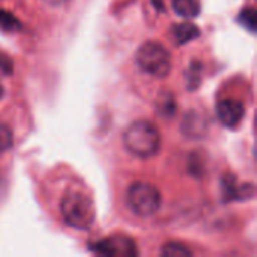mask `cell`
I'll use <instances>...</instances> for the list:
<instances>
[{
    "mask_svg": "<svg viewBox=\"0 0 257 257\" xmlns=\"http://www.w3.org/2000/svg\"><path fill=\"white\" fill-rule=\"evenodd\" d=\"M60 214L63 221L74 229L87 230L96 218L93 199L80 187H71L62 197Z\"/></svg>",
    "mask_w": 257,
    "mask_h": 257,
    "instance_id": "6da1fadb",
    "label": "cell"
},
{
    "mask_svg": "<svg viewBox=\"0 0 257 257\" xmlns=\"http://www.w3.org/2000/svg\"><path fill=\"white\" fill-rule=\"evenodd\" d=\"M123 145L130 154L139 158H151L160 152L161 136L151 122L136 120L125 130Z\"/></svg>",
    "mask_w": 257,
    "mask_h": 257,
    "instance_id": "7a4b0ae2",
    "label": "cell"
},
{
    "mask_svg": "<svg viewBox=\"0 0 257 257\" xmlns=\"http://www.w3.org/2000/svg\"><path fill=\"white\" fill-rule=\"evenodd\" d=\"M139 68L157 78H166L172 71V56L169 50L155 41H148L140 45L136 53Z\"/></svg>",
    "mask_w": 257,
    "mask_h": 257,
    "instance_id": "3957f363",
    "label": "cell"
},
{
    "mask_svg": "<svg viewBox=\"0 0 257 257\" xmlns=\"http://www.w3.org/2000/svg\"><path fill=\"white\" fill-rule=\"evenodd\" d=\"M126 202L130 209L139 217H151L161 206L158 188L148 182H136L128 188Z\"/></svg>",
    "mask_w": 257,
    "mask_h": 257,
    "instance_id": "277c9868",
    "label": "cell"
},
{
    "mask_svg": "<svg viewBox=\"0 0 257 257\" xmlns=\"http://www.w3.org/2000/svg\"><path fill=\"white\" fill-rule=\"evenodd\" d=\"M89 248L96 254L110 257H133L139 254L136 242L123 235L110 236L98 242L89 244Z\"/></svg>",
    "mask_w": 257,
    "mask_h": 257,
    "instance_id": "5b68a950",
    "label": "cell"
},
{
    "mask_svg": "<svg viewBox=\"0 0 257 257\" xmlns=\"http://www.w3.org/2000/svg\"><path fill=\"white\" fill-rule=\"evenodd\" d=\"M244 116L245 108L241 101L224 99L217 104V117L227 128H235L244 119Z\"/></svg>",
    "mask_w": 257,
    "mask_h": 257,
    "instance_id": "8992f818",
    "label": "cell"
},
{
    "mask_svg": "<svg viewBox=\"0 0 257 257\" xmlns=\"http://www.w3.org/2000/svg\"><path fill=\"white\" fill-rule=\"evenodd\" d=\"M208 125H209L208 119L202 113L191 110L184 117L181 130H182V134L190 139H203L208 133V128H209Z\"/></svg>",
    "mask_w": 257,
    "mask_h": 257,
    "instance_id": "52a82bcc",
    "label": "cell"
},
{
    "mask_svg": "<svg viewBox=\"0 0 257 257\" xmlns=\"http://www.w3.org/2000/svg\"><path fill=\"white\" fill-rule=\"evenodd\" d=\"M223 196L224 200H247L254 196V187L251 184H236L235 176L227 175L223 178Z\"/></svg>",
    "mask_w": 257,
    "mask_h": 257,
    "instance_id": "ba28073f",
    "label": "cell"
},
{
    "mask_svg": "<svg viewBox=\"0 0 257 257\" xmlns=\"http://www.w3.org/2000/svg\"><path fill=\"white\" fill-rule=\"evenodd\" d=\"M172 35H173L176 44L182 45V44H187V42L196 39L200 35V30L193 23H179L172 27Z\"/></svg>",
    "mask_w": 257,
    "mask_h": 257,
    "instance_id": "9c48e42d",
    "label": "cell"
},
{
    "mask_svg": "<svg viewBox=\"0 0 257 257\" xmlns=\"http://www.w3.org/2000/svg\"><path fill=\"white\" fill-rule=\"evenodd\" d=\"M173 9L184 18H194L200 14V5L197 0H173Z\"/></svg>",
    "mask_w": 257,
    "mask_h": 257,
    "instance_id": "30bf717a",
    "label": "cell"
},
{
    "mask_svg": "<svg viewBox=\"0 0 257 257\" xmlns=\"http://www.w3.org/2000/svg\"><path fill=\"white\" fill-rule=\"evenodd\" d=\"M0 29L5 32H15L21 29V23L12 12L0 9Z\"/></svg>",
    "mask_w": 257,
    "mask_h": 257,
    "instance_id": "8fae6325",
    "label": "cell"
},
{
    "mask_svg": "<svg viewBox=\"0 0 257 257\" xmlns=\"http://www.w3.org/2000/svg\"><path fill=\"white\" fill-rule=\"evenodd\" d=\"M238 21L242 27H245L250 32H254L257 26V14L254 8H245L239 12Z\"/></svg>",
    "mask_w": 257,
    "mask_h": 257,
    "instance_id": "7c38bea8",
    "label": "cell"
},
{
    "mask_svg": "<svg viewBox=\"0 0 257 257\" xmlns=\"http://www.w3.org/2000/svg\"><path fill=\"white\" fill-rule=\"evenodd\" d=\"M161 254L166 257H188L191 256V251L184 244L169 242L161 248Z\"/></svg>",
    "mask_w": 257,
    "mask_h": 257,
    "instance_id": "4fadbf2b",
    "label": "cell"
},
{
    "mask_svg": "<svg viewBox=\"0 0 257 257\" xmlns=\"http://www.w3.org/2000/svg\"><path fill=\"white\" fill-rule=\"evenodd\" d=\"M14 145V134L8 125L0 123V154L9 151Z\"/></svg>",
    "mask_w": 257,
    "mask_h": 257,
    "instance_id": "5bb4252c",
    "label": "cell"
},
{
    "mask_svg": "<svg viewBox=\"0 0 257 257\" xmlns=\"http://www.w3.org/2000/svg\"><path fill=\"white\" fill-rule=\"evenodd\" d=\"M200 63H193L190 71L187 72V86L190 90H196L200 86Z\"/></svg>",
    "mask_w": 257,
    "mask_h": 257,
    "instance_id": "9a60e30c",
    "label": "cell"
},
{
    "mask_svg": "<svg viewBox=\"0 0 257 257\" xmlns=\"http://www.w3.org/2000/svg\"><path fill=\"white\" fill-rule=\"evenodd\" d=\"M160 107H158V111L160 114H164V116H172L175 114V110H176V105H175V99L172 95H163V98L160 99Z\"/></svg>",
    "mask_w": 257,
    "mask_h": 257,
    "instance_id": "2e32d148",
    "label": "cell"
},
{
    "mask_svg": "<svg viewBox=\"0 0 257 257\" xmlns=\"http://www.w3.org/2000/svg\"><path fill=\"white\" fill-rule=\"evenodd\" d=\"M0 71L6 75H11L14 71V63L12 59L6 53H0Z\"/></svg>",
    "mask_w": 257,
    "mask_h": 257,
    "instance_id": "e0dca14e",
    "label": "cell"
},
{
    "mask_svg": "<svg viewBox=\"0 0 257 257\" xmlns=\"http://www.w3.org/2000/svg\"><path fill=\"white\" fill-rule=\"evenodd\" d=\"M42 2L47 3V5H50V6H62V5L68 3L69 0H42Z\"/></svg>",
    "mask_w": 257,
    "mask_h": 257,
    "instance_id": "ac0fdd59",
    "label": "cell"
},
{
    "mask_svg": "<svg viewBox=\"0 0 257 257\" xmlns=\"http://www.w3.org/2000/svg\"><path fill=\"white\" fill-rule=\"evenodd\" d=\"M3 95H5V89H3V86L0 84V99L3 98Z\"/></svg>",
    "mask_w": 257,
    "mask_h": 257,
    "instance_id": "d6986e66",
    "label": "cell"
}]
</instances>
